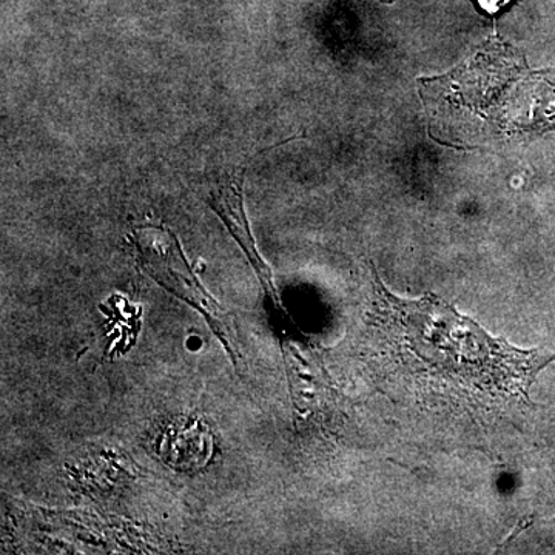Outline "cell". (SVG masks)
Instances as JSON below:
<instances>
[{
  "instance_id": "1",
  "label": "cell",
  "mask_w": 555,
  "mask_h": 555,
  "mask_svg": "<svg viewBox=\"0 0 555 555\" xmlns=\"http://www.w3.org/2000/svg\"><path fill=\"white\" fill-rule=\"evenodd\" d=\"M371 327L377 379L427 406L492 412L531 406L532 383L555 352L521 350L494 338L443 299H401L372 278Z\"/></svg>"
},
{
  "instance_id": "3",
  "label": "cell",
  "mask_w": 555,
  "mask_h": 555,
  "mask_svg": "<svg viewBox=\"0 0 555 555\" xmlns=\"http://www.w3.org/2000/svg\"><path fill=\"white\" fill-rule=\"evenodd\" d=\"M511 2H513V0H477L478 7L489 14L499 13V11L505 9L506 5H509Z\"/></svg>"
},
{
  "instance_id": "2",
  "label": "cell",
  "mask_w": 555,
  "mask_h": 555,
  "mask_svg": "<svg viewBox=\"0 0 555 555\" xmlns=\"http://www.w3.org/2000/svg\"><path fill=\"white\" fill-rule=\"evenodd\" d=\"M214 451V440L206 425L193 418H181L164 429L158 454L177 470H198L206 466Z\"/></svg>"
}]
</instances>
